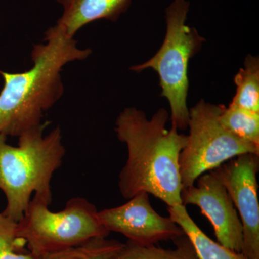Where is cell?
<instances>
[{"label": "cell", "mask_w": 259, "mask_h": 259, "mask_svg": "<svg viewBox=\"0 0 259 259\" xmlns=\"http://www.w3.org/2000/svg\"><path fill=\"white\" fill-rule=\"evenodd\" d=\"M169 114L158 109L150 118L137 107L124 109L117 116L115 131L126 145L127 158L119 175L122 197L141 192L152 194L168 207L182 204L180 155L187 136L166 128Z\"/></svg>", "instance_id": "6da1fadb"}, {"label": "cell", "mask_w": 259, "mask_h": 259, "mask_svg": "<svg viewBox=\"0 0 259 259\" xmlns=\"http://www.w3.org/2000/svg\"><path fill=\"white\" fill-rule=\"evenodd\" d=\"M46 44L33 46L32 66L20 73L0 71L4 86L0 92V134L19 137L41 125L44 113L64 93L61 71L66 64L83 61L90 49L78 47L74 37L59 25L45 32Z\"/></svg>", "instance_id": "7a4b0ae2"}, {"label": "cell", "mask_w": 259, "mask_h": 259, "mask_svg": "<svg viewBox=\"0 0 259 259\" xmlns=\"http://www.w3.org/2000/svg\"><path fill=\"white\" fill-rule=\"evenodd\" d=\"M46 122L18 137V146L0 134V190L7 200L3 214L19 222L28 208L32 194L52 202L51 182L61 166L66 149L59 126L49 134Z\"/></svg>", "instance_id": "3957f363"}, {"label": "cell", "mask_w": 259, "mask_h": 259, "mask_svg": "<svg viewBox=\"0 0 259 259\" xmlns=\"http://www.w3.org/2000/svg\"><path fill=\"white\" fill-rule=\"evenodd\" d=\"M190 6L187 0H174L167 7L166 32L161 48L148 61L130 68L135 72L152 69L157 73L161 97L169 105L171 127L178 131L188 127L189 62L205 41L195 28L186 24Z\"/></svg>", "instance_id": "277c9868"}, {"label": "cell", "mask_w": 259, "mask_h": 259, "mask_svg": "<svg viewBox=\"0 0 259 259\" xmlns=\"http://www.w3.org/2000/svg\"><path fill=\"white\" fill-rule=\"evenodd\" d=\"M48 201L34 194L17 223V238L37 257L77 246L110 234L96 207L83 197L69 199L62 210L52 212Z\"/></svg>", "instance_id": "5b68a950"}, {"label": "cell", "mask_w": 259, "mask_h": 259, "mask_svg": "<svg viewBox=\"0 0 259 259\" xmlns=\"http://www.w3.org/2000/svg\"><path fill=\"white\" fill-rule=\"evenodd\" d=\"M223 106L202 99L190 109V133L179 161L182 190L232 158L245 153L259 155L258 148L241 141L223 125L220 117Z\"/></svg>", "instance_id": "8992f818"}, {"label": "cell", "mask_w": 259, "mask_h": 259, "mask_svg": "<svg viewBox=\"0 0 259 259\" xmlns=\"http://www.w3.org/2000/svg\"><path fill=\"white\" fill-rule=\"evenodd\" d=\"M258 168L259 155L245 153L213 170L228 190L241 219V253L249 259H259Z\"/></svg>", "instance_id": "52a82bcc"}, {"label": "cell", "mask_w": 259, "mask_h": 259, "mask_svg": "<svg viewBox=\"0 0 259 259\" xmlns=\"http://www.w3.org/2000/svg\"><path fill=\"white\" fill-rule=\"evenodd\" d=\"M128 202L99 211L100 221L109 233L123 235L128 241L141 245L177 239L185 233L169 217H163L151 206L149 194L141 192Z\"/></svg>", "instance_id": "ba28073f"}, {"label": "cell", "mask_w": 259, "mask_h": 259, "mask_svg": "<svg viewBox=\"0 0 259 259\" xmlns=\"http://www.w3.org/2000/svg\"><path fill=\"white\" fill-rule=\"evenodd\" d=\"M182 204L197 206L209 220L217 242L234 251L243 249V226L231 196L214 171L204 173L182 190Z\"/></svg>", "instance_id": "9c48e42d"}, {"label": "cell", "mask_w": 259, "mask_h": 259, "mask_svg": "<svg viewBox=\"0 0 259 259\" xmlns=\"http://www.w3.org/2000/svg\"><path fill=\"white\" fill-rule=\"evenodd\" d=\"M62 5L63 14L56 25L74 37L80 29L96 20L117 21L131 7L132 0H56Z\"/></svg>", "instance_id": "30bf717a"}, {"label": "cell", "mask_w": 259, "mask_h": 259, "mask_svg": "<svg viewBox=\"0 0 259 259\" xmlns=\"http://www.w3.org/2000/svg\"><path fill=\"white\" fill-rule=\"evenodd\" d=\"M168 217L182 228L192 242L198 259H249L209 238L191 218L184 204L168 207Z\"/></svg>", "instance_id": "8fae6325"}, {"label": "cell", "mask_w": 259, "mask_h": 259, "mask_svg": "<svg viewBox=\"0 0 259 259\" xmlns=\"http://www.w3.org/2000/svg\"><path fill=\"white\" fill-rule=\"evenodd\" d=\"M236 93L230 105L259 113V58L248 55L234 76Z\"/></svg>", "instance_id": "7c38bea8"}, {"label": "cell", "mask_w": 259, "mask_h": 259, "mask_svg": "<svg viewBox=\"0 0 259 259\" xmlns=\"http://www.w3.org/2000/svg\"><path fill=\"white\" fill-rule=\"evenodd\" d=\"M175 249L156 245H141L127 241L112 259H198L192 242L186 236L174 240Z\"/></svg>", "instance_id": "4fadbf2b"}, {"label": "cell", "mask_w": 259, "mask_h": 259, "mask_svg": "<svg viewBox=\"0 0 259 259\" xmlns=\"http://www.w3.org/2000/svg\"><path fill=\"white\" fill-rule=\"evenodd\" d=\"M221 122L238 139L259 148V113L232 106H223Z\"/></svg>", "instance_id": "5bb4252c"}, {"label": "cell", "mask_w": 259, "mask_h": 259, "mask_svg": "<svg viewBox=\"0 0 259 259\" xmlns=\"http://www.w3.org/2000/svg\"><path fill=\"white\" fill-rule=\"evenodd\" d=\"M123 245L107 237L97 238L77 246L42 255L39 259H112Z\"/></svg>", "instance_id": "9a60e30c"}, {"label": "cell", "mask_w": 259, "mask_h": 259, "mask_svg": "<svg viewBox=\"0 0 259 259\" xmlns=\"http://www.w3.org/2000/svg\"><path fill=\"white\" fill-rule=\"evenodd\" d=\"M17 222L0 213V259H39L24 252V245L17 238Z\"/></svg>", "instance_id": "2e32d148"}]
</instances>
